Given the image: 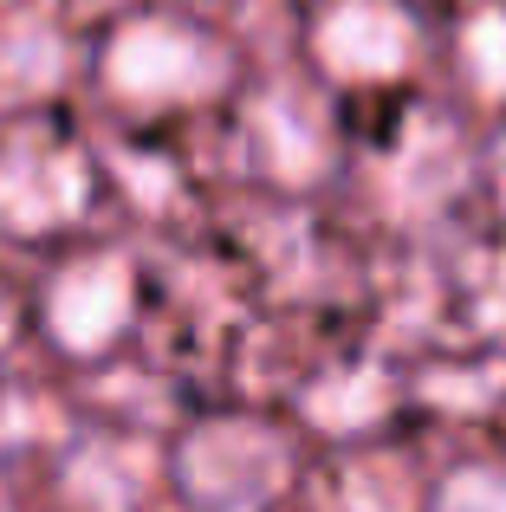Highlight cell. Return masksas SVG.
I'll return each mask as SVG.
<instances>
[{
    "mask_svg": "<svg viewBox=\"0 0 506 512\" xmlns=\"http://www.w3.org/2000/svg\"><path fill=\"white\" fill-rule=\"evenodd\" d=\"M318 65L344 85H383V78H403L416 65L422 26L403 0H331L318 13Z\"/></svg>",
    "mask_w": 506,
    "mask_h": 512,
    "instance_id": "1",
    "label": "cell"
},
{
    "mask_svg": "<svg viewBox=\"0 0 506 512\" xmlns=\"http://www.w3.org/2000/svg\"><path fill=\"white\" fill-rule=\"evenodd\" d=\"M111 85L130 98H202L215 91V52L182 26H130L111 46Z\"/></svg>",
    "mask_w": 506,
    "mask_h": 512,
    "instance_id": "2",
    "label": "cell"
},
{
    "mask_svg": "<svg viewBox=\"0 0 506 512\" xmlns=\"http://www.w3.org/2000/svg\"><path fill=\"white\" fill-rule=\"evenodd\" d=\"M241 461H279V448H273L266 435H247V428H228V435L195 441V448L182 454L195 500H202V506H221V512L260 506L273 487H266V480H253V474H241Z\"/></svg>",
    "mask_w": 506,
    "mask_h": 512,
    "instance_id": "3",
    "label": "cell"
},
{
    "mask_svg": "<svg viewBox=\"0 0 506 512\" xmlns=\"http://www.w3.org/2000/svg\"><path fill=\"white\" fill-rule=\"evenodd\" d=\"M52 325L78 350H98L124 325V273H111V260H91L78 273H65L59 292H52Z\"/></svg>",
    "mask_w": 506,
    "mask_h": 512,
    "instance_id": "4",
    "label": "cell"
},
{
    "mask_svg": "<svg viewBox=\"0 0 506 512\" xmlns=\"http://www.w3.org/2000/svg\"><path fill=\"white\" fill-rule=\"evenodd\" d=\"M429 512H506V467L500 461L448 467L442 487L429 493Z\"/></svg>",
    "mask_w": 506,
    "mask_h": 512,
    "instance_id": "5",
    "label": "cell"
},
{
    "mask_svg": "<svg viewBox=\"0 0 506 512\" xmlns=\"http://www.w3.org/2000/svg\"><path fill=\"white\" fill-rule=\"evenodd\" d=\"M461 65H468L481 98L506 104V13H474L461 33Z\"/></svg>",
    "mask_w": 506,
    "mask_h": 512,
    "instance_id": "6",
    "label": "cell"
},
{
    "mask_svg": "<svg viewBox=\"0 0 506 512\" xmlns=\"http://www.w3.org/2000/svg\"><path fill=\"white\" fill-rule=\"evenodd\" d=\"M487 169H494V195H500V208H506V130L494 137V156H487Z\"/></svg>",
    "mask_w": 506,
    "mask_h": 512,
    "instance_id": "7",
    "label": "cell"
}]
</instances>
